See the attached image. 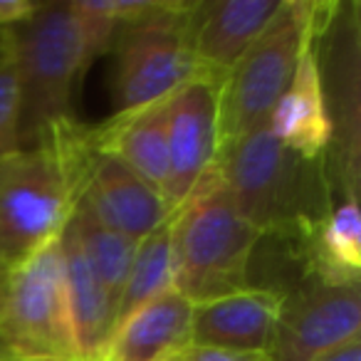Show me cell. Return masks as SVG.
Returning <instances> with one entry per match:
<instances>
[{
	"label": "cell",
	"mask_w": 361,
	"mask_h": 361,
	"mask_svg": "<svg viewBox=\"0 0 361 361\" xmlns=\"http://www.w3.org/2000/svg\"><path fill=\"white\" fill-rule=\"evenodd\" d=\"M92 159L90 126L75 116L0 159V270H16L60 235L80 201Z\"/></svg>",
	"instance_id": "6da1fadb"
},
{
	"label": "cell",
	"mask_w": 361,
	"mask_h": 361,
	"mask_svg": "<svg viewBox=\"0 0 361 361\" xmlns=\"http://www.w3.org/2000/svg\"><path fill=\"white\" fill-rule=\"evenodd\" d=\"M216 169L233 203L262 238L312 243L329 213L322 161L287 151L260 124L216 156Z\"/></svg>",
	"instance_id": "7a4b0ae2"
},
{
	"label": "cell",
	"mask_w": 361,
	"mask_h": 361,
	"mask_svg": "<svg viewBox=\"0 0 361 361\" xmlns=\"http://www.w3.org/2000/svg\"><path fill=\"white\" fill-rule=\"evenodd\" d=\"M260 238L213 164L171 221L173 287L191 305L243 290Z\"/></svg>",
	"instance_id": "3957f363"
},
{
	"label": "cell",
	"mask_w": 361,
	"mask_h": 361,
	"mask_svg": "<svg viewBox=\"0 0 361 361\" xmlns=\"http://www.w3.org/2000/svg\"><path fill=\"white\" fill-rule=\"evenodd\" d=\"M331 13H336L334 3H282L280 13L223 82L218 151L270 121L272 109L290 85L300 57L319 40L329 20H334Z\"/></svg>",
	"instance_id": "277c9868"
},
{
	"label": "cell",
	"mask_w": 361,
	"mask_h": 361,
	"mask_svg": "<svg viewBox=\"0 0 361 361\" xmlns=\"http://www.w3.org/2000/svg\"><path fill=\"white\" fill-rule=\"evenodd\" d=\"M6 35L18 75L23 149L70 119L72 87L92 60L70 3H42L30 20L8 27Z\"/></svg>",
	"instance_id": "5b68a950"
},
{
	"label": "cell",
	"mask_w": 361,
	"mask_h": 361,
	"mask_svg": "<svg viewBox=\"0 0 361 361\" xmlns=\"http://www.w3.org/2000/svg\"><path fill=\"white\" fill-rule=\"evenodd\" d=\"M198 0H164V6L119 30L111 94L114 114L164 102L193 75L191 23Z\"/></svg>",
	"instance_id": "8992f818"
},
{
	"label": "cell",
	"mask_w": 361,
	"mask_h": 361,
	"mask_svg": "<svg viewBox=\"0 0 361 361\" xmlns=\"http://www.w3.org/2000/svg\"><path fill=\"white\" fill-rule=\"evenodd\" d=\"M57 238L8 272L0 300V356L75 361Z\"/></svg>",
	"instance_id": "52a82bcc"
},
{
	"label": "cell",
	"mask_w": 361,
	"mask_h": 361,
	"mask_svg": "<svg viewBox=\"0 0 361 361\" xmlns=\"http://www.w3.org/2000/svg\"><path fill=\"white\" fill-rule=\"evenodd\" d=\"M223 80L193 72L169 99V176L164 201L171 216L191 198L218 156Z\"/></svg>",
	"instance_id": "ba28073f"
},
{
	"label": "cell",
	"mask_w": 361,
	"mask_h": 361,
	"mask_svg": "<svg viewBox=\"0 0 361 361\" xmlns=\"http://www.w3.org/2000/svg\"><path fill=\"white\" fill-rule=\"evenodd\" d=\"M359 285H336L307 275L300 290L285 295L270 359L312 361L314 356L359 336Z\"/></svg>",
	"instance_id": "9c48e42d"
},
{
	"label": "cell",
	"mask_w": 361,
	"mask_h": 361,
	"mask_svg": "<svg viewBox=\"0 0 361 361\" xmlns=\"http://www.w3.org/2000/svg\"><path fill=\"white\" fill-rule=\"evenodd\" d=\"M77 203H82L102 226L136 243L173 218L156 188H151L116 156L99 149L90 164Z\"/></svg>",
	"instance_id": "30bf717a"
},
{
	"label": "cell",
	"mask_w": 361,
	"mask_h": 361,
	"mask_svg": "<svg viewBox=\"0 0 361 361\" xmlns=\"http://www.w3.org/2000/svg\"><path fill=\"white\" fill-rule=\"evenodd\" d=\"M282 307L285 292L262 285L193 305L191 346L270 354Z\"/></svg>",
	"instance_id": "8fae6325"
},
{
	"label": "cell",
	"mask_w": 361,
	"mask_h": 361,
	"mask_svg": "<svg viewBox=\"0 0 361 361\" xmlns=\"http://www.w3.org/2000/svg\"><path fill=\"white\" fill-rule=\"evenodd\" d=\"M285 0H198L191 23L193 70L226 82Z\"/></svg>",
	"instance_id": "7c38bea8"
},
{
	"label": "cell",
	"mask_w": 361,
	"mask_h": 361,
	"mask_svg": "<svg viewBox=\"0 0 361 361\" xmlns=\"http://www.w3.org/2000/svg\"><path fill=\"white\" fill-rule=\"evenodd\" d=\"M267 126L272 136L292 154L307 161L324 159L334 139V121L326 102L317 42L300 57L295 75L277 99Z\"/></svg>",
	"instance_id": "4fadbf2b"
},
{
	"label": "cell",
	"mask_w": 361,
	"mask_h": 361,
	"mask_svg": "<svg viewBox=\"0 0 361 361\" xmlns=\"http://www.w3.org/2000/svg\"><path fill=\"white\" fill-rule=\"evenodd\" d=\"M193 305L169 290L114 326L97 361H171L191 346Z\"/></svg>",
	"instance_id": "5bb4252c"
},
{
	"label": "cell",
	"mask_w": 361,
	"mask_h": 361,
	"mask_svg": "<svg viewBox=\"0 0 361 361\" xmlns=\"http://www.w3.org/2000/svg\"><path fill=\"white\" fill-rule=\"evenodd\" d=\"M57 243H60L72 356L75 361H97L114 329V312L106 302L99 280L92 272L90 260L70 221L62 228Z\"/></svg>",
	"instance_id": "9a60e30c"
},
{
	"label": "cell",
	"mask_w": 361,
	"mask_h": 361,
	"mask_svg": "<svg viewBox=\"0 0 361 361\" xmlns=\"http://www.w3.org/2000/svg\"><path fill=\"white\" fill-rule=\"evenodd\" d=\"M169 99L92 126L97 149L116 156L161 196L169 176Z\"/></svg>",
	"instance_id": "2e32d148"
},
{
	"label": "cell",
	"mask_w": 361,
	"mask_h": 361,
	"mask_svg": "<svg viewBox=\"0 0 361 361\" xmlns=\"http://www.w3.org/2000/svg\"><path fill=\"white\" fill-rule=\"evenodd\" d=\"M307 275L336 285H359L361 216L356 198L329 208L317 235L307 245Z\"/></svg>",
	"instance_id": "e0dca14e"
},
{
	"label": "cell",
	"mask_w": 361,
	"mask_h": 361,
	"mask_svg": "<svg viewBox=\"0 0 361 361\" xmlns=\"http://www.w3.org/2000/svg\"><path fill=\"white\" fill-rule=\"evenodd\" d=\"M70 223L75 226L77 238H80L82 250H85L87 260H90L92 272L99 280L111 312L116 314V307H119L121 292H124L126 277H129L131 262H134V252L139 243L111 231V228L102 226L82 203L75 206Z\"/></svg>",
	"instance_id": "ac0fdd59"
},
{
	"label": "cell",
	"mask_w": 361,
	"mask_h": 361,
	"mask_svg": "<svg viewBox=\"0 0 361 361\" xmlns=\"http://www.w3.org/2000/svg\"><path fill=\"white\" fill-rule=\"evenodd\" d=\"M171 221L161 223L154 233L139 240L121 292L119 307L114 314V326L121 324L129 314H134L146 302L156 300L164 292L173 290V255H171ZM114 331V329H111Z\"/></svg>",
	"instance_id": "d6986e66"
},
{
	"label": "cell",
	"mask_w": 361,
	"mask_h": 361,
	"mask_svg": "<svg viewBox=\"0 0 361 361\" xmlns=\"http://www.w3.org/2000/svg\"><path fill=\"white\" fill-rule=\"evenodd\" d=\"M20 151V94L13 52L0 30V159Z\"/></svg>",
	"instance_id": "ffe728a7"
},
{
	"label": "cell",
	"mask_w": 361,
	"mask_h": 361,
	"mask_svg": "<svg viewBox=\"0 0 361 361\" xmlns=\"http://www.w3.org/2000/svg\"><path fill=\"white\" fill-rule=\"evenodd\" d=\"M186 361H272L270 354H252V351H231V349H211V346H188Z\"/></svg>",
	"instance_id": "44dd1931"
},
{
	"label": "cell",
	"mask_w": 361,
	"mask_h": 361,
	"mask_svg": "<svg viewBox=\"0 0 361 361\" xmlns=\"http://www.w3.org/2000/svg\"><path fill=\"white\" fill-rule=\"evenodd\" d=\"M40 8L42 3H35V0H0V30L30 20Z\"/></svg>",
	"instance_id": "7402d4cb"
},
{
	"label": "cell",
	"mask_w": 361,
	"mask_h": 361,
	"mask_svg": "<svg viewBox=\"0 0 361 361\" xmlns=\"http://www.w3.org/2000/svg\"><path fill=\"white\" fill-rule=\"evenodd\" d=\"M312 361H361V339L354 336V339L344 341V344L334 346V349L324 351V354L314 356Z\"/></svg>",
	"instance_id": "603a6c76"
},
{
	"label": "cell",
	"mask_w": 361,
	"mask_h": 361,
	"mask_svg": "<svg viewBox=\"0 0 361 361\" xmlns=\"http://www.w3.org/2000/svg\"><path fill=\"white\" fill-rule=\"evenodd\" d=\"M6 280H8V272L0 270V300H3V292H6Z\"/></svg>",
	"instance_id": "cb8c5ba5"
},
{
	"label": "cell",
	"mask_w": 361,
	"mask_h": 361,
	"mask_svg": "<svg viewBox=\"0 0 361 361\" xmlns=\"http://www.w3.org/2000/svg\"><path fill=\"white\" fill-rule=\"evenodd\" d=\"M0 361H25V359H11V356H0Z\"/></svg>",
	"instance_id": "d4e9b609"
},
{
	"label": "cell",
	"mask_w": 361,
	"mask_h": 361,
	"mask_svg": "<svg viewBox=\"0 0 361 361\" xmlns=\"http://www.w3.org/2000/svg\"><path fill=\"white\" fill-rule=\"evenodd\" d=\"M171 361H186V359H183V356H178V359H171Z\"/></svg>",
	"instance_id": "484cf974"
}]
</instances>
